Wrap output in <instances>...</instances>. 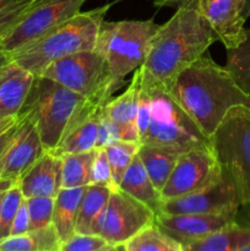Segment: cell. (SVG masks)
Returning <instances> with one entry per match:
<instances>
[{
	"mask_svg": "<svg viewBox=\"0 0 250 251\" xmlns=\"http://www.w3.org/2000/svg\"><path fill=\"white\" fill-rule=\"evenodd\" d=\"M174 98L211 137L232 108H250V97L225 69L202 55L183 71L169 88Z\"/></svg>",
	"mask_w": 250,
	"mask_h": 251,
	"instance_id": "obj_2",
	"label": "cell"
},
{
	"mask_svg": "<svg viewBox=\"0 0 250 251\" xmlns=\"http://www.w3.org/2000/svg\"><path fill=\"white\" fill-rule=\"evenodd\" d=\"M150 115H151V93L149 87L141 80V90H140L139 97V109H137V130H139L140 141L146 134L147 126L150 123Z\"/></svg>",
	"mask_w": 250,
	"mask_h": 251,
	"instance_id": "obj_36",
	"label": "cell"
},
{
	"mask_svg": "<svg viewBox=\"0 0 250 251\" xmlns=\"http://www.w3.org/2000/svg\"><path fill=\"white\" fill-rule=\"evenodd\" d=\"M195 5L225 49L244 41L247 0H195Z\"/></svg>",
	"mask_w": 250,
	"mask_h": 251,
	"instance_id": "obj_14",
	"label": "cell"
},
{
	"mask_svg": "<svg viewBox=\"0 0 250 251\" xmlns=\"http://www.w3.org/2000/svg\"><path fill=\"white\" fill-rule=\"evenodd\" d=\"M90 184L107 186L112 190H115L114 185H113L110 164L109 161H108L104 147H97L96 149L95 158H93L92 167H91Z\"/></svg>",
	"mask_w": 250,
	"mask_h": 251,
	"instance_id": "obj_34",
	"label": "cell"
},
{
	"mask_svg": "<svg viewBox=\"0 0 250 251\" xmlns=\"http://www.w3.org/2000/svg\"><path fill=\"white\" fill-rule=\"evenodd\" d=\"M234 221L227 213H157L154 223L167 235L178 242L183 251L191 243L207 237Z\"/></svg>",
	"mask_w": 250,
	"mask_h": 251,
	"instance_id": "obj_15",
	"label": "cell"
},
{
	"mask_svg": "<svg viewBox=\"0 0 250 251\" xmlns=\"http://www.w3.org/2000/svg\"><path fill=\"white\" fill-rule=\"evenodd\" d=\"M122 251H183V248L153 222L123 244Z\"/></svg>",
	"mask_w": 250,
	"mask_h": 251,
	"instance_id": "obj_27",
	"label": "cell"
},
{
	"mask_svg": "<svg viewBox=\"0 0 250 251\" xmlns=\"http://www.w3.org/2000/svg\"><path fill=\"white\" fill-rule=\"evenodd\" d=\"M217 41L195 1L180 5L154 32L149 55L140 66L142 77L169 90L175 78Z\"/></svg>",
	"mask_w": 250,
	"mask_h": 251,
	"instance_id": "obj_1",
	"label": "cell"
},
{
	"mask_svg": "<svg viewBox=\"0 0 250 251\" xmlns=\"http://www.w3.org/2000/svg\"><path fill=\"white\" fill-rule=\"evenodd\" d=\"M110 4L77 12L33 43L9 54L14 64L38 76L49 64L70 54L93 49Z\"/></svg>",
	"mask_w": 250,
	"mask_h": 251,
	"instance_id": "obj_4",
	"label": "cell"
},
{
	"mask_svg": "<svg viewBox=\"0 0 250 251\" xmlns=\"http://www.w3.org/2000/svg\"><path fill=\"white\" fill-rule=\"evenodd\" d=\"M20 120V117H0V135L14 126Z\"/></svg>",
	"mask_w": 250,
	"mask_h": 251,
	"instance_id": "obj_41",
	"label": "cell"
},
{
	"mask_svg": "<svg viewBox=\"0 0 250 251\" xmlns=\"http://www.w3.org/2000/svg\"><path fill=\"white\" fill-rule=\"evenodd\" d=\"M86 186L60 188L54 198L53 226L59 235L61 244L76 233L78 210Z\"/></svg>",
	"mask_w": 250,
	"mask_h": 251,
	"instance_id": "obj_20",
	"label": "cell"
},
{
	"mask_svg": "<svg viewBox=\"0 0 250 251\" xmlns=\"http://www.w3.org/2000/svg\"><path fill=\"white\" fill-rule=\"evenodd\" d=\"M210 139L222 174L235 186L242 203L250 200V108H232Z\"/></svg>",
	"mask_w": 250,
	"mask_h": 251,
	"instance_id": "obj_7",
	"label": "cell"
},
{
	"mask_svg": "<svg viewBox=\"0 0 250 251\" xmlns=\"http://www.w3.org/2000/svg\"><path fill=\"white\" fill-rule=\"evenodd\" d=\"M119 140H122L119 126L105 115V113L103 112L102 108L96 149H97V147H105L108 146V145H112L114 144V142L119 141Z\"/></svg>",
	"mask_w": 250,
	"mask_h": 251,
	"instance_id": "obj_35",
	"label": "cell"
},
{
	"mask_svg": "<svg viewBox=\"0 0 250 251\" xmlns=\"http://www.w3.org/2000/svg\"><path fill=\"white\" fill-rule=\"evenodd\" d=\"M119 189L139 200L140 202L149 206L156 215L161 211L163 199H162L161 193L152 183L139 154L134 157L129 168L125 172L120 181Z\"/></svg>",
	"mask_w": 250,
	"mask_h": 251,
	"instance_id": "obj_19",
	"label": "cell"
},
{
	"mask_svg": "<svg viewBox=\"0 0 250 251\" xmlns=\"http://www.w3.org/2000/svg\"><path fill=\"white\" fill-rule=\"evenodd\" d=\"M29 230V213L28 207H27V201L24 198L19 210H17L16 216H15L14 223L11 227V233L10 235H19Z\"/></svg>",
	"mask_w": 250,
	"mask_h": 251,
	"instance_id": "obj_37",
	"label": "cell"
},
{
	"mask_svg": "<svg viewBox=\"0 0 250 251\" xmlns=\"http://www.w3.org/2000/svg\"><path fill=\"white\" fill-rule=\"evenodd\" d=\"M225 66L237 85L250 97V28L245 29V39L239 46L227 49Z\"/></svg>",
	"mask_w": 250,
	"mask_h": 251,
	"instance_id": "obj_28",
	"label": "cell"
},
{
	"mask_svg": "<svg viewBox=\"0 0 250 251\" xmlns=\"http://www.w3.org/2000/svg\"><path fill=\"white\" fill-rule=\"evenodd\" d=\"M38 76L50 78L96 103H105L113 95L108 64L95 48L58 59Z\"/></svg>",
	"mask_w": 250,
	"mask_h": 251,
	"instance_id": "obj_8",
	"label": "cell"
},
{
	"mask_svg": "<svg viewBox=\"0 0 250 251\" xmlns=\"http://www.w3.org/2000/svg\"><path fill=\"white\" fill-rule=\"evenodd\" d=\"M158 26L153 19L102 22L95 49L107 61L113 93L124 85L125 76L145 63Z\"/></svg>",
	"mask_w": 250,
	"mask_h": 251,
	"instance_id": "obj_5",
	"label": "cell"
},
{
	"mask_svg": "<svg viewBox=\"0 0 250 251\" xmlns=\"http://www.w3.org/2000/svg\"><path fill=\"white\" fill-rule=\"evenodd\" d=\"M234 222L245 228H250V200L240 203L234 215Z\"/></svg>",
	"mask_w": 250,
	"mask_h": 251,
	"instance_id": "obj_38",
	"label": "cell"
},
{
	"mask_svg": "<svg viewBox=\"0 0 250 251\" xmlns=\"http://www.w3.org/2000/svg\"><path fill=\"white\" fill-rule=\"evenodd\" d=\"M19 117L14 137L0 158V179L15 183L47 151L33 122L27 117Z\"/></svg>",
	"mask_w": 250,
	"mask_h": 251,
	"instance_id": "obj_13",
	"label": "cell"
},
{
	"mask_svg": "<svg viewBox=\"0 0 250 251\" xmlns=\"http://www.w3.org/2000/svg\"><path fill=\"white\" fill-rule=\"evenodd\" d=\"M36 76L10 61L0 74V117H19Z\"/></svg>",
	"mask_w": 250,
	"mask_h": 251,
	"instance_id": "obj_18",
	"label": "cell"
},
{
	"mask_svg": "<svg viewBox=\"0 0 250 251\" xmlns=\"http://www.w3.org/2000/svg\"><path fill=\"white\" fill-rule=\"evenodd\" d=\"M110 191L112 189L107 186L93 185V184H88L86 186L78 210L76 233L95 234L96 223L107 205Z\"/></svg>",
	"mask_w": 250,
	"mask_h": 251,
	"instance_id": "obj_25",
	"label": "cell"
},
{
	"mask_svg": "<svg viewBox=\"0 0 250 251\" xmlns=\"http://www.w3.org/2000/svg\"><path fill=\"white\" fill-rule=\"evenodd\" d=\"M24 200V195L17 183L12 184L4 194L0 208V239L9 237L17 210Z\"/></svg>",
	"mask_w": 250,
	"mask_h": 251,
	"instance_id": "obj_30",
	"label": "cell"
},
{
	"mask_svg": "<svg viewBox=\"0 0 250 251\" xmlns=\"http://www.w3.org/2000/svg\"><path fill=\"white\" fill-rule=\"evenodd\" d=\"M250 245V228L234 221L207 237L191 243L184 251H244Z\"/></svg>",
	"mask_w": 250,
	"mask_h": 251,
	"instance_id": "obj_22",
	"label": "cell"
},
{
	"mask_svg": "<svg viewBox=\"0 0 250 251\" xmlns=\"http://www.w3.org/2000/svg\"><path fill=\"white\" fill-rule=\"evenodd\" d=\"M154 217L156 213L149 206L118 188L110 191L107 205L96 223L95 234L102 235L122 251L123 244L152 225Z\"/></svg>",
	"mask_w": 250,
	"mask_h": 251,
	"instance_id": "obj_9",
	"label": "cell"
},
{
	"mask_svg": "<svg viewBox=\"0 0 250 251\" xmlns=\"http://www.w3.org/2000/svg\"><path fill=\"white\" fill-rule=\"evenodd\" d=\"M19 123H20V120L14 125V126H11L9 130H6V131L2 132V134L0 135V158H1V156L4 154V152H5V150H6V147L9 146L10 141H11L12 137H14L15 131H16Z\"/></svg>",
	"mask_w": 250,
	"mask_h": 251,
	"instance_id": "obj_39",
	"label": "cell"
},
{
	"mask_svg": "<svg viewBox=\"0 0 250 251\" xmlns=\"http://www.w3.org/2000/svg\"><path fill=\"white\" fill-rule=\"evenodd\" d=\"M11 183H15V181L12 180H6V179H0V188L4 185H6V184H11Z\"/></svg>",
	"mask_w": 250,
	"mask_h": 251,
	"instance_id": "obj_45",
	"label": "cell"
},
{
	"mask_svg": "<svg viewBox=\"0 0 250 251\" xmlns=\"http://www.w3.org/2000/svg\"><path fill=\"white\" fill-rule=\"evenodd\" d=\"M85 1L86 0H37L26 16L0 42V47L6 54H12L33 43L80 12Z\"/></svg>",
	"mask_w": 250,
	"mask_h": 251,
	"instance_id": "obj_10",
	"label": "cell"
},
{
	"mask_svg": "<svg viewBox=\"0 0 250 251\" xmlns=\"http://www.w3.org/2000/svg\"><path fill=\"white\" fill-rule=\"evenodd\" d=\"M10 61H11V59H10L9 54H6L2 49H0V74H1V71L4 70L5 66H6Z\"/></svg>",
	"mask_w": 250,
	"mask_h": 251,
	"instance_id": "obj_42",
	"label": "cell"
},
{
	"mask_svg": "<svg viewBox=\"0 0 250 251\" xmlns=\"http://www.w3.org/2000/svg\"><path fill=\"white\" fill-rule=\"evenodd\" d=\"M139 147L140 142L123 141V140L104 147L110 164V171H112L113 185L115 189L119 188L120 181L134 157L137 154Z\"/></svg>",
	"mask_w": 250,
	"mask_h": 251,
	"instance_id": "obj_29",
	"label": "cell"
},
{
	"mask_svg": "<svg viewBox=\"0 0 250 251\" xmlns=\"http://www.w3.org/2000/svg\"><path fill=\"white\" fill-rule=\"evenodd\" d=\"M17 1H21V0H0V10L4 9V7L9 6V5L15 4Z\"/></svg>",
	"mask_w": 250,
	"mask_h": 251,
	"instance_id": "obj_43",
	"label": "cell"
},
{
	"mask_svg": "<svg viewBox=\"0 0 250 251\" xmlns=\"http://www.w3.org/2000/svg\"><path fill=\"white\" fill-rule=\"evenodd\" d=\"M244 251H250V245H249V247H247V249H245Z\"/></svg>",
	"mask_w": 250,
	"mask_h": 251,
	"instance_id": "obj_46",
	"label": "cell"
},
{
	"mask_svg": "<svg viewBox=\"0 0 250 251\" xmlns=\"http://www.w3.org/2000/svg\"><path fill=\"white\" fill-rule=\"evenodd\" d=\"M60 251H118V247L110 244L100 234L75 233L61 244Z\"/></svg>",
	"mask_w": 250,
	"mask_h": 251,
	"instance_id": "obj_32",
	"label": "cell"
},
{
	"mask_svg": "<svg viewBox=\"0 0 250 251\" xmlns=\"http://www.w3.org/2000/svg\"><path fill=\"white\" fill-rule=\"evenodd\" d=\"M103 104L92 102L50 78L36 76L19 115L33 122L44 149L54 151L78 123Z\"/></svg>",
	"mask_w": 250,
	"mask_h": 251,
	"instance_id": "obj_3",
	"label": "cell"
},
{
	"mask_svg": "<svg viewBox=\"0 0 250 251\" xmlns=\"http://www.w3.org/2000/svg\"><path fill=\"white\" fill-rule=\"evenodd\" d=\"M12 184H15V183H11V184H6V185H4V186H1V188H0V208H1V201H2V198H4V194H5V191H6L7 189H9L10 186L12 185Z\"/></svg>",
	"mask_w": 250,
	"mask_h": 251,
	"instance_id": "obj_44",
	"label": "cell"
},
{
	"mask_svg": "<svg viewBox=\"0 0 250 251\" xmlns=\"http://www.w3.org/2000/svg\"><path fill=\"white\" fill-rule=\"evenodd\" d=\"M24 198H55L61 188V158L46 151L16 181Z\"/></svg>",
	"mask_w": 250,
	"mask_h": 251,
	"instance_id": "obj_16",
	"label": "cell"
},
{
	"mask_svg": "<svg viewBox=\"0 0 250 251\" xmlns=\"http://www.w3.org/2000/svg\"><path fill=\"white\" fill-rule=\"evenodd\" d=\"M181 153L184 152L174 147L140 144L137 154L159 193L168 180Z\"/></svg>",
	"mask_w": 250,
	"mask_h": 251,
	"instance_id": "obj_21",
	"label": "cell"
},
{
	"mask_svg": "<svg viewBox=\"0 0 250 251\" xmlns=\"http://www.w3.org/2000/svg\"><path fill=\"white\" fill-rule=\"evenodd\" d=\"M0 49H1V47H0Z\"/></svg>",
	"mask_w": 250,
	"mask_h": 251,
	"instance_id": "obj_47",
	"label": "cell"
},
{
	"mask_svg": "<svg viewBox=\"0 0 250 251\" xmlns=\"http://www.w3.org/2000/svg\"><path fill=\"white\" fill-rule=\"evenodd\" d=\"M96 149L80 153H68L61 158V188H78L90 184L91 167Z\"/></svg>",
	"mask_w": 250,
	"mask_h": 251,
	"instance_id": "obj_26",
	"label": "cell"
},
{
	"mask_svg": "<svg viewBox=\"0 0 250 251\" xmlns=\"http://www.w3.org/2000/svg\"><path fill=\"white\" fill-rule=\"evenodd\" d=\"M151 93V115L140 144L169 146L181 152L212 149L211 139L199 127L167 88L145 80Z\"/></svg>",
	"mask_w": 250,
	"mask_h": 251,
	"instance_id": "obj_6",
	"label": "cell"
},
{
	"mask_svg": "<svg viewBox=\"0 0 250 251\" xmlns=\"http://www.w3.org/2000/svg\"><path fill=\"white\" fill-rule=\"evenodd\" d=\"M60 247L61 242L53 223L0 239V251H60Z\"/></svg>",
	"mask_w": 250,
	"mask_h": 251,
	"instance_id": "obj_24",
	"label": "cell"
},
{
	"mask_svg": "<svg viewBox=\"0 0 250 251\" xmlns=\"http://www.w3.org/2000/svg\"><path fill=\"white\" fill-rule=\"evenodd\" d=\"M141 80L142 73L139 68L134 71L130 85L127 86L125 92L113 100L109 98L103 105V112L105 115L119 126L123 141L140 142L137 130V109Z\"/></svg>",
	"mask_w": 250,
	"mask_h": 251,
	"instance_id": "obj_17",
	"label": "cell"
},
{
	"mask_svg": "<svg viewBox=\"0 0 250 251\" xmlns=\"http://www.w3.org/2000/svg\"><path fill=\"white\" fill-rule=\"evenodd\" d=\"M156 6H180L183 4H188V2H193L195 0H151Z\"/></svg>",
	"mask_w": 250,
	"mask_h": 251,
	"instance_id": "obj_40",
	"label": "cell"
},
{
	"mask_svg": "<svg viewBox=\"0 0 250 251\" xmlns=\"http://www.w3.org/2000/svg\"><path fill=\"white\" fill-rule=\"evenodd\" d=\"M222 178V171L212 149H195L180 154L161 190L164 200L195 193Z\"/></svg>",
	"mask_w": 250,
	"mask_h": 251,
	"instance_id": "obj_11",
	"label": "cell"
},
{
	"mask_svg": "<svg viewBox=\"0 0 250 251\" xmlns=\"http://www.w3.org/2000/svg\"><path fill=\"white\" fill-rule=\"evenodd\" d=\"M37 0H21L0 10V42L24 19Z\"/></svg>",
	"mask_w": 250,
	"mask_h": 251,
	"instance_id": "obj_33",
	"label": "cell"
},
{
	"mask_svg": "<svg viewBox=\"0 0 250 251\" xmlns=\"http://www.w3.org/2000/svg\"><path fill=\"white\" fill-rule=\"evenodd\" d=\"M242 203L232 181L222 174L216 183L179 198L164 200L158 213H227L235 215Z\"/></svg>",
	"mask_w": 250,
	"mask_h": 251,
	"instance_id": "obj_12",
	"label": "cell"
},
{
	"mask_svg": "<svg viewBox=\"0 0 250 251\" xmlns=\"http://www.w3.org/2000/svg\"><path fill=\"white\" fill-rule=\"evenodd\" d=\"M103 105L98 107L86 119L78 123L64 137L59 146L50 152L55 153L56 156H64V154L68 153H80V152L95 150L96 145H97L98 127H100V113H102Z\"/></svg>",
	"mask_w": 250,
	"mask_h": 251,
	"instance_id": "obj_23",
	"label": "cell"
},
{
	"mask_svg": "<svg viewBox=\"0 0 250 251\" xmlns=\"http://www.w3.org/2000/svg\"><path fill=\"white\" fill-rule=\"evenodd\" d=\"M26 199V198H25ZM29 213V230L47 227L53 222L54 198L37 196L26 199Z\"/></svg>",
	"mask_w": 250,
	"mask_h": 251,
	"instance_id": "obj_31",
	"label": "cell"
}]
</instances>
